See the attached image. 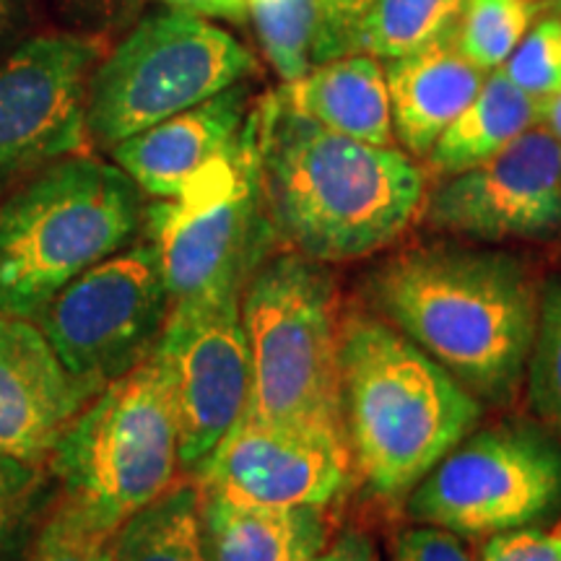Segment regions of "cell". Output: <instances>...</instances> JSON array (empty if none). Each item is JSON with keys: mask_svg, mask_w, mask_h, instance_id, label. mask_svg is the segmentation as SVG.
Wrapping results in <instances>:
<instances>
[{"mask_svg": "<svg viewBox=\"0 0 561 561\" xmlns=\"http://www.w3.org/2000/svg\"><path fill=\"white\" fill-rule=\"evenodd\" d=\"M206 561H312L328 546L325 507H237L201 494Z\"/></svg>", "mask_w": 561, "mask_h": 561, "instance_id": "d6986e66", "label": "cell"}, {"mask_svg": "<svg viewBox=\"0 0 561 561\" xmlns=\"http://www.w3.org/2000/svg\"><path fill=\"white\" fill-rule=\"evenodd\" d=\"M421 214L473 244L561 240V144L536 125L483 164L442 178Z\"/></svg>", "mask_w": 561, "mask_h": 561, "instance_id": "4fadbf2b", "label": "cell"}, {"mask_svg": "<svg viewBox=\"0 0 561 561\" xmlns=\"http://www.w3.org/2000/svg\"><path fill=\"white\" fill-rule=\"evenodd\" d=\"M60 496L104 530L174 486L180 434L153 356L91 398L47 458Z\"/></svg>", "mask_w": 561, "mask_h": 561, "instance_id": "8992f818", "label": "cell"}, {"mask_svg": "<svg viewBox=\"0 0 561 561\" xmlns=\"http://www.w3.org/2000/svg\"><path fill=\"white\" fill-rule=\"evenodd\" d=\"M45 5L66 26L62 32L102 39L104 34L128 26L144 0H45Z\"/></svg>", "mask_w": 561, "mask_h": 561, "instance_id": "f546056e", "label": "cell"}, {"mask_svg": "<svg viewBox=\"0 0 561 561\" xmlns=\"http://www.w3.org/2000/svg\"><path fill=\"white\" fill-rule=\"evenodd\" d=\"M278 94L322 128L375 146H392L390 94L385 68L375 55L348 53L314 62L305 76L284 83Z\"/></svg>", "mask_w": 561, "mask_h": 561, "instance_id": "ac0fdd59", "label": "cell"}, {"mask_svg": "<svg viewBox=\"0 0 561 561\" xmlns=\"http://www.w3.org/2000/svg\"><path fill=\"white\" fill-rule=\"evenodd\" d=\"M100 37L32 34L0 58V185L39 172L89 144L87 96Z\"/></svg>", "mask_w": 561, "mask_h": 561, "instance_id": "8fae6325", "label": "cell"}, {"mask_svg": "<svg viewBox=\"0 0 561 561\" xmlns=\"http://www.w3.org/2000/svg\"><path fill=\"white\" fill-rule=\"evenodd\" d=\"M240 314L250 356L244 413L346 437L331 268L291 250L268 252L244 280Z\"/></svg>", "mask_w": 561, "mask_h": 561, "instance_id": "5b68a950", "label": "cell"}, {"mask_svg": "<svg viewBox=\"0 0 561 561\" xmlns=\"http://www.w3.org/2000/svg\"><path fill=\"white\" fill-rule=\"evenodd\" d=\"M489 73L476 68L455 37L388 60L392 136L409 157H426L442 133L471 104Z\"/></svg>", "mask_w": 561, "mask_h": 561, "instance_id": "e0dca14e", "label": "cell"}, {"mask_svg": "<svg viewBox=\"0 0 561 561\" xmlns=\"http://www.w3.org/2000/svg\"><path fill=\"white\" fill-rule=\"evenodd\" d=\"M466 0H375L356 34V53L396 60L455 37Z\"/></svg>", "mask_w": 561, "mask_h": 561, "instance_id": "7402d4cb", "label": "cell"}, {"mask_svg": "<svg viewBox=\"0 0 561 561\" xmlns=\"http://www.w3.org/2000/svg\"><path fill=\"white\" fill-rule=\"evenodd\" d=\"M170 310L157 252L144 237L70 280L34 322L70 375L102 390L149 359Z\"/></svg>", "mask_w": 561, "mask_h": 561, "instance_id": "30bf717a", "label": "cell"}, {"mask_svg": "<svg viewBox=\"0 0 561 561\" xmlns=\"http://www.w3.org/2000/svg\"><path fill=\"white\" fill-rule=\"evenodd\" d=\"M543 5L546 0H466L455 45L476 68L491 73L515 53Z\"/></svg>", "mask_w": 561, "mask_h": 561, "instance_id": "603a6c76", "label": "cell"}, {"mask_svg": "<svg viewBox=\"0 0 561 561\" xmlns=\"http://www.w3.org/2000/svg\"><path fill=\"white\" fill-rule=\"evenodd\" d=\"M375 0H314L312 66L356 53V34Z\"/></svg>", "mask_w": 561, "mask_h": 561, "instance_id": "f1b7e54d", "label": "cell"}, {"mask_svg": "<svg viewBox=\"0 0 561 561\" xmlns=\"http://www.w3.org/2000/svg\"><path fill=\"white\" fill-rule=\"evenodd\" d=\"M339 369L351 460L385 500L409 496L483 416L479 398L371 310L341 318Z\"/></svg>", "mask_w": 561, "mask_h": 561, "instance_id": "3957f363", "label": "cell"}, {"mask_svg": "<svg viewBox=\"0 0 561 561\" xmlns=\"http://www.w3.org/2000/svg\"><path fill=\"white\" fill-rule=\"evenodd\" d=\"M351 476L346 437L242 413L195 468V486L237 507H328Z\"/></svg>", "mask_w": 561, "mask_h": 561, "instance_id": "5bb4252c", "label": "cell"}, {"mask_svg": "<svg viewBox=\"0 0 561 561\" xmlns=\"http://www.w3.org/2000/svg\"><path fill=\"white\" fill-rule=\"evenodd\" d=\"M392 559L396 561H479L473 551L462 543L460 536L434 528V525L416 523L405 528L392 541Z\"/></svg>", "mask_w": 561, "mask_h": 561, "instance_id": "1f68e13d", "label": "cell"}, {"mask_svg": "<svg viewBox=\"0 0 561 561\" xmlns=\"http://www.w3.org/2000/svg\"><path fill=\"white\" fill-rule=\"evenodd\" d=\"M100 392L70 375L30 318L0 314V455L47 462L70 421Z\"/></svg>", "mask_w": 561, "mask_h": 561, "instance_id": "9a60e30c", "label": "cell"}, {"mask_svg": "<svg viewBox=\"0 0 561 561\" xmlns=\"http://www.w3.org/2000/svg\"><path fill=\"white\" fill-rule=\"evenodd\" d=\"M164 9L185 11L201 19H221L229 24H242L248 19L244 0H159Z\"/></svg>", "mask_w": 561, "mask_h": 561, "instance_id": "836d02e7", "label": "cell"}, {"mask_svg": "<svg viewBox=\"0 0 561 561\" xmlns=\"http://www.w3.org/2000/svg\"><path fill=\"white\" fill-rule=\"evenodd\" d=\"M110 561H206L198 486L174 483L128 517L112 538Z\"/></svg>", "mask_w": 561, "mask_h": 561, "instance_id": "44dd1931", "label": "cell"}, {"mask_svg": "<svg viewBox=\"0 0 561 561\" xmlns=\"http://www.w3.org/2000/svg\"><path fill=\"white\" fill-rule=\"evenodd\" d=\"M34 0H0V58L32 37Z\"/></svg>", "mask_w": 561, "mask_h": 561, "instance_id": "d6a6232c", "label": "cell"}, {"mask_svg": "<svg viewBox=\"0 0 561 561\" xmlns=\"http://www.w3.org/2000/svg\"><path fill=\"white\" fill-rule=\"evenodd\" d=\"M250 110L252 91L242 81L121 140L110 157L149 198H180L237 151Z\"/></svg>", "mask_w": 561, "mask_h": 561, "instance_id": "2e32d148", "label": "cell"}, {"mask_svg": "<svg viewBox=\"0 0 561 561\" xmlns=\"http://www.w3.org/2000/svg\"><path fill=\"white\" fill-rule=\"evenodd\" d=\"M53 473L45 462L0 455V561H24L53 504Z\"/></svg>", "mask_w": 561, "mask_h": 561, "instance_id": "cb8c5ba5", "label": "cell"}, {"mask_svg": "<svg viewBox=\"0 0 561 561\" xmlns=\"http://www.w3.org/2000/svg\"><path fill=\"white\" fill-rule=\"evenodd\" d=\"M538 125H543V128L561 144V91L541 102V123Z\"/></svg>", "mask_w": 561, "mask_h": 561, "instance_id": "d590c367", "label": "cell"}, {"mask_svg": "<svg viewBox=\"0 0 561 561\" xmlns=\"http://www.w3.org/2000/svg\"><path fill=\"white\" fill-rule=\"evenodd\" d=\"M481 561H561V523L494 533L483 546Z\"/></svg>", "mask_w": 561, "mask_h": 561, "instance_id": "4dcf8cb0", "label": "cell"}, {"mask_svg": "<svg viewBox=\"0 0 561 561\" xmlns=\"http://www.w3.org/2000/svg\"><path fill=\"white\" fill-rule=\"evenodd\" d=\"M144 210L115 161L81 151L34 172L0 206V314L37 318L70 280L136 242Z\"/></svg>", "mask_w": 561, "mask_h": 561, "instance_id": "277c9868", "label": "cell"}, {"mask_svg": "<svg viewBox=\"0 0 561 561\" xmlns=\"http://www.w3.org/2000/svg\"><path fill=\"white\" fill-rule=\"evenodd\" d=\"M504 76L530 94L546 102L561 91V11L538 19L525 34L515 53L502 66Z\"/></svg>", "mask_w": 561, "mask_h": 561, "instance_id": "83f0119b", "label": "cell"}, {"mask_svg": "<svg viewBox=\"0 0 561 561\" xmlns=\"http://www.w3.org/2000/svg\"><path fill=\"white\" fill-rule=\"evenodd\" d=\"M261 50L278 79L291 83L312 68L314 0H244Z\"/></svg>", "mask_w": 561, "mask_h": 561, "instance_id": "d4e9b609", "label": "cell"}, {"mask_svg": "<svg viewBox=\"0 0 561 561\" xmlns=\"http://www.w3.org/2000/svg\"><path fill=\"white\" fill-rule=\"evenodd\" d=\"M240 297L172 307L151 354L170 390L185 471H195L248 409L250 356Z\"/></svg>", "mask_w": 561, "mask_h": 561, "instance_id": "7c38bea8", "label": "cell"}, {"mask_svg": "<svg viewBox=\"0 0 561 561\" xmlns=\"http://www.w3.org/2000/svg\"><path fill=\"white\" fill-rule=\"evenodd\" d=\"M538 123L541 102L517 89L504 70L496 68L426 153V167L437 178L473 170Z\"/></svg>", "mask_w": 561, "mask_h": 561, "instance_id": "ffe728a7", "label": "cell"}, {"mask_svg": "<svg viewBox=\"0 0 561 561\" xmlns=\"http://www.w3.org/2000/svg\"><path fill=\"white\" fill-rule=\"evenodd\" d=\"M115 533L60 500L50 504L24 561H110Z\"/></svg>", "mask_w": 561, "mask_h": 561, "instance_id": "4316f807", "label": "cell"}, {"mask_svg": "<svg viewBox=\"0 0 561 561\" xmlns=\"http://www.w3.org/2000/svg\"><path fill=\"white\" fill-rule=\"evenodd\" d=\"M561 507V442L541 421L476 426L405 496L413 523L483 538L536 525Z\"/></svg>", "mask_w": 561, "mask_h": 561, "instance_id": "ba28073f", "label": "cell"}, {"mask_svg": "<svg viewBox=\"0 0 561 561\" xmlns=\"http://www.w3.org/2000/svg\"><path fill=\"white\" fill-rule=\"evenodd\" d=\"M250 140L276 242L310 261L388 250L424 206L426 174L413 157L322 128L278 91L252 104Z\"/></svg>", "mask_w": 561, "mask_h": 561, "instance_id": "6da1fadb", "label": "cell"}, {"mask_svg": "<svg viewBox=\"0 0 561 561\" xmlns=\"http://www.w3.org/2000/svg\"><path fill=\"white\" fill-rule=\"evenodd\" d=\"M140 231L157 252L172 307L242 294L278 244L257 187L250 117L237 151L185 195L146 206Z\"/></svg>", "mask_w": 561, "mask_h": 561, "instance_id": "9c48e42d", "label": "cell"}, {"mask_svg": "<svg viewBox=\"0 0 561 561\" xmlns=\"http://www.w3.org/2000/svg\"><path fill=\"white\" fill-rule=\"evenodd\" d=\"M312 561H380V559H377L375 546H371V541L364 536V533L348 530L343 533L339 541L328 543Z\"/></svg>", "mask_w": 561, "mask_h": 561, "instance_id": "e575fe53", "label": "cell"}, {"mask_svg": "<svg viewBox=\"0 0 561 561\" xmlns=\"http://www.w3.org/2000/svg\"><path fill=\"white\" fill-rule=\"evenodd\" d=\"M525 390L536 419L561 442V273L541 280Z\"/></svg>", "mask_w": 561, "mask_h": 561, "instance_id": "484cf974", "label": "cell"}, {"mask_svg": "<svg viewBox=\"0 0 561 561\" xmlns=\"http://www.w3.org/2000/svg\"><path fill=\"white\" fill-rule=\"evenodd\" d=\"M546 9H551V11H561V0H546Z\"/></svg>", "mask_w": 561, "mask_h": 561, "instance_id": "8d00e7d4", "label": "cell"}, {"mask_svg": "<svg viewBox=\"0 0 561 561\" xmlns=\"http://www.w3.org/2000/svg\"><path fill=\"white\" fill-rule=\"evenodd\" d=\"M257 70L255 55L214 21L161 9L130 26L89 81V140H121L195 107Z\"/></svg>", "mask_w": 561, "mask_h": 561, "instance_id": "52a82bcc", "label": "cell"}, {"mask_svg": "<svg viewBox=\"0 0 561 561\" xmlns=\"http://www.w3.org/2000/svg\"><path fill=\"white\" fill-rule=\"evenodd\" d=\"M367 301L481 403L510 405L523 392L541 301L523 257L473 242L416 244L369 271Z\"/></svg>", "mask_w": 561, "mask_h": 561, "instance_id": "7a4b0ae2", "label": "cell"}]
</instances>
